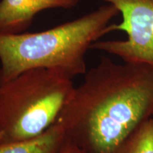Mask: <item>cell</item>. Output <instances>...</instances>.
<instances>
[{
	"label": "cell",
	"mask_w": 153,
	"mask_h": 153,
	"mask_svg": "<svg viewBox=\"0 0 153 153\" xmlns=\"http://www.w3.org/2000/svg\"><path fill=\"white\" fill-rule=\"evenodd\" d=\"M74 87L55 123L87 153H116L153 112V66L101 56Z\"/></svg>",
	"instance_id": "6da1fadb"
},
{
	"label": "cell",
	"mask_w": 153,
	"mask_h": 153,
	"mask_svg": "<svg viewBox=\"0 0 153 153\" xmlns=\"http://www.w3.org/2000/svg\"><path fill=\"white\" fill-rule=\"evenodd\" d=\"M119 13L109 4L41 32L0 34V85L34 68L55 70L72 79L85 74L86 53L110 33L109 23Z\"/></svg>",
	"instance_id": "7a4b0ae2"
},
{
	"label": "cell",
	"mask_w": 153,
	"mask_h": 153,
	"mask_svg": "<svg viewBox=\"0 0 153 153\" xmlns=\"http://www.w3.org/2000/svg\"><path fill=\"white\" fill-rule=\"evenodd\" d=\"M71 77L34 68L0 85V142L36 137L56 121L74 89Z\"/></svg>",
	"instance_id": "3957f363"
},
{
	"label": "cell",
	"mask_w": 153,
	"mask_h": 153,
	"mask_svg": "<svg viewBox=\"0 0 153 153\" xmlns=\"http://www.w3.org/2000/svg\"><path fill=\"white\" fill-rule=\"evenodd\" d=\"M114 5L121 13L119 24H110V32L123 30L128 35L125 41H96L95 49L119 57L128 63L153 66V0H103Z\"/></svg>",
	"instance_id": "277c9868"
},
{
	"label": "cell",
	"mask_w": 153,
	"mask_h": 153,
	"mask_svg": "<svg viewBox=\"0 0 153 153\" xmlns=\"http://www.w3.org/2000/svg\"><path fill=\"white\" fill-rule=\"evenodd\" d=\"M79 0H1L0 34L22 33L38 13L48 9H71Z\"/></svg>",
	"instance_id": "5b68a950"
},
{
	"label": "cell",
	"mask_w": 153,
	"mask_h": 153,
	"mask_svg": "<svg viewBox=\"0 0 153 153\" xmlns=\"http://www.w3.org/2000/svg\"><path fill=\"white\" fill-rule=\"evenodd\" d=\"M65 139L62 128L55 123L45 133L34 138L0 142V153H57Z\"/></svg>",
	"instance_id": "8992f818"
},
{
	"label": "cell",
	"mask_w": 153,
	"mask_h": 153,
	"mask_svg": "<svg viewBox=\"0 0 153 153\" xmlns=\"http://www.w3.org/2000/svg\"><path fill=\"white\" fill-rule=\"evenodd\" d=\"M116 153H153L152 118H149L132 133Z\"/></svg>",
	"instance_id": "52a82bcc"
},
{
	"label": "cell",
	"mask_w": 153,
	"mask_h": 153,
	"mask_svg": "<svg viewBox=\"0 0 153 153\" xmlns=\"http://www.w3.org/2000/svg\"><path fill=\"white\" fill-rule=\"evenodd\" d=\"M57 153H87L79 145L70 140L65 139L62 145L57 151Z\"/></svg>",
	"instance_id": "ba28073f"
},
{
	"label": "cell",
	"mask_w": 153,
	"mask_h": 153,
	"mask_svg": "<svg viewBox=\"0 0 153 153\" xmlns=\"http://www.w3.org/2000/svg\"><path fill=\"white\" fill-rule=\"evenodd\" d=\"M152 118V120H153V112H152V117H151Z\"/></svg>",
	"instance_id": "9c48e42d"
}]
</instances>
